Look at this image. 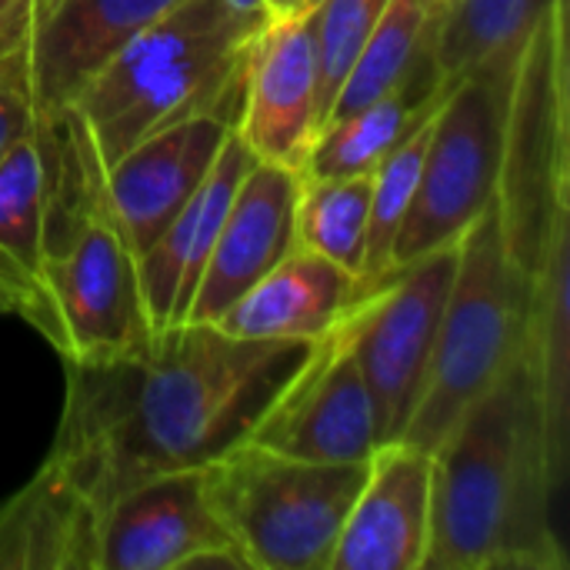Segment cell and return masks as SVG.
<instances>
[{
    "mask_svg": "<svg viewBox=\"0 0 570 570\" xmlns=\"http://www.w3.org/2000/svg\"><path fill=\"white\" fill-rule=\"evenodd\" d=\"M558 0H454L431 27V57L444 83L474 70L514 67L528 37Z\"/></svg>",
    "mask_w": 570,
    "mask_h": 570,
    "instance_id": "cell-22",
    "label": "cell"
},
{
    "mask_svg": "<svg viewBox=\"0 0 570 570\" xmlns=\"http://www.w3.org/2000/svg\"><path fill=\"white\" fill-rule=\"evenodd\" d=\"M100 570H250L214 518L200 468L167 471L127 488L100 521Z\"/></svg>",
    "mask_w": 570,
    "mask_h": 570,
    "instance_id": "cell-11",
    "label": "cell"
},
{
    "mask_svg": "<svg viewBox=\"0 0 570 570\" xmlns=\"http://www.w3.org/2000/svg\"><path fill=\"white\" fill-rule=\"evenodd\" d=\"M224 3L237 13H247V17H271V10H267L271 0H224Z\"/></svg>",
    "mask_w": 570,
    "mask_h": 570,
    "instance_id": "cell-31",
    "label": "cell"
},
{
    "mask_svg": "<svg viewBox=\"0 0 570 570\" xmlns=\"http://www.w3.org/2000/svg\"><path fill=\"white\" fill-rule=\"evenodd\" d=\"M354 287L351 271L294 247L214 324L244 341H317L351 307Z\"/></svg>",
    "mask_w": 570,
    "mask_h": 570,
    "instance_id": "cell-18",
    "label": "cell"
},
{
    "mask_svg": "<svg viewBox=\"0 0 570 570\" xmlns=\"http://www.w3.org/2000/svg\"><path fill=\"white\" fill-rule=\"evenodd\" d=\"M424 3H428V10H431V17L438 20V17H441V13H444V10H448V7H451L454 0H424Z\"/></svg>",
    "mask_w": 570,
    "mask_h": 570,
    "instance_id": "cell-32",
    "label": "cell"
},
{
    "mask_svg": "<svg viewBox=\"0 0 570 570\" xmlns=\"http://www.w3.org/2000/svg\"><path fill=\"white\" fill-rule=\"evenodd\" d=\"M240 97L180 117L100 170L104 197L127 244L140 257L210 174L227 137L237 130Z\"/></svg>",
    "mask_w": 570,
    "mask_h": 570,
    "instance_id": "cell-12",
    "label": "cell"
},
{
    "mask_svg": "<svg viewBox=\"0 0 570 570\" xmlns=\"http://www.w3.org/2000/svg\"><path fill=\"white\" fill-rule=\"evenodd\" d=\"M297 187V170L271 160L250 164L220 224L187 324H214L247 287L294 250Z\"/></svg>",
    "mask_w": 570,
    "mask_h": 570,
    "instance_id": "cell-17",
    "label": "cell"
},
{
    "mask_svg": "<svg viewBox=\"0 0 570 570\" xmlns=\"http://www.w3.org/2000/svg\"><path fill=\"white\" fill-rule=\"evenodd\" d=\"M317 130V63L307 13L267 17L244 57L237 134L257 160L301 174Z\"/></svg>",
    "mask_w": 570,
    "mask_h": 570,
    "instance_id": "cell-13",
    "label": "cell"
},
{
    "mask_svg": "<svg viewBox=\"0 0 570 570\" xmlns=\"http://www.w3.org/2000/svg\"><path fill=\"white\" fill-rule=\"evenodd\" d=\"M40 7L43 0H0V60L13 57L27 43Z\"/></svg>",
    "mask_w": 570,
    "mask_h": 570,
    "instance_id": "cell-28",
    "label": "cell"
},
{
    "mask_svg": "<svg viewBox=\"0 0 570 570\" xmlns=\"http://www.w3.org/2000/svg\"><path fill=\"white\" fill-rule=\"evenodd\" d=\"M387 0H317L307 10L314 63H317V110L321 127L331 114V104L354 67L364 40L377 27Z\"/></svg>",
    "mask_w": 570,
    "mask_h": 570,
    "instance_id": "cell-26",
    "label": "cell"
},
{
    "mask_svg": "<svg viewBox=\"0 0 570 570\" xmlns=\"http://www.w3.org/2000/svg\"><path fill=\"white\" fill-rule=\"evenodd\" d=\"M53 197V124L20 134L0 157V274L23 297L43 261V237Z\"/></svg>",
    "mask_w": 570,
    "mask_h": 570,
    "instance_id": "cell-21",
    "label": "cell"
},
{
    "mask_svg": "<svg viewBox=\"0 0 570 570\" xmlns=\"http://www.w3.org/2000/svg\"><path fill=\"white\" fill-rule=\"evenodd\" d=\"M511 77L514 67H491L448 83L434 110L417 190L401 224L391 271L458 240L491 207Z\"/></svg>",
    "mask_w": 570,
    "mask_h": 570,
    "instance_id": "cell-8",
    "label": "cell"
},
{
    "mask_svg": "<svg viewBox=\"0 0 570 570\" xmlns=\"http://www.w3.org/2000/svg\"><path fill=\"white\" fill-rule=\"evenodd\" d=\"M568 97V0H558L514 63L494 194L504 247L528 284L570 210Z\"/></svg>",
    "mask_w": 570,
    "mask_h": 570,
    "instance_id": "cell-7",
    "label": "cell"
},
{
    "mask_svg": "<svg viewBox=\"0 0 570 570\" xmlns=\"http://www.w3.org/2000/svg\"><path fill=\"white\" fill-rule=\"evenodd\" d=\"M267 17L224 0H177L147 23L70 107L100 164L154 130L244 94V57Z\"/></svg>",
    "mask_w": 570,
    "mask_h": 570,
    "instance_id": "cell-3",
    "label": "cell"
},
{
    "mask_svg": "<svg viewBox=\"0 0 570 570\" xmlns=\"http://www.w3.org/2000/svg\"><path fill=\"white\" fill-rule=\"evenodd\" d=\"M367 461H304L240 441L207 461L200 481L250 570H331Z\"/></svg>",
    "mask_w": 570,
    "mask_h": 570,
    "instance_id": "cell-6",
    "label": "cell"
},
{
    "mask_svg": "<svg viewBox=\"0 0 570 570\" xmlns=\"http://www.w3.org/2000/svg\"><path fill=\"white\" fill-rule=\"evenodd\" d=\"M431 464L424 570L568 568L551 521V494L561 488L528 351L441 438Z\"/></svg>",
    "mask_w": 570,
    "mask_h": 570,
    "instance_id": "cell-2",
    "label": "cell"
},
{
    "mask_svg": "<svg viewBox=\"0 0 570 570\" xmlns=\"http://www.w3.org/2000/svg\"><path fill=\"white\" fill-rule=\"evenodd\" d=\"M33 124H37V114H33V100H30L23 47H20L13 57L0 60V157Z\"/></svg>",
    "mask_w": 570,
    "mask_h": 570,
    "instance_id": "cell-27",
    "label": "cell"
},
{
    "mask_svg": "<svg viewBox=\"0 0 570 570\" xmlns=\"http://www.w3.org/2000/svg\"><path fill=\"white\" fill-rule=\"evenodd\" d=\"M438 110V107H434ZM434 110L374 167L371 174V214H367V244H364V267L354 287V297L364 294L367 287H374L387 271H391V257H394V244L401 234V224L411 210L414 190H417V177H421V164H424V150L431 140V127H434Z\"/></svg>",
    "mask_w": 570,
    "mask_h": 570,
    "instance_id": "cell-25",
    "label": "cell"
},
{
    "mask_svg": "<svg viewBox=\"0 0 570 570\" xmlns=\"http://www.w3.org/2000/svg\"><path fill=\"white\" fill-rule=\"evenodd\" d=\"M448 83L441 80L431 50L424 60L384 97L331 120L317 130L301 177H357L374 167L441 104Z\"/></svg>",
    "mask_w": 570,
    "mask_h": 570,
    "instance_id": "cell-20",
    "label": "cell"
},
{
    "mask_svg": "<svg viewBox=\"0 0 570 570\" xmlns=\"http://www.w3.org/2000/svg\"><path fill=\"white\" fill-rule=\"evenodd\" d=\"M431 27L434 17L424 0H387L377 27L371 30L354 67L347 70L324 124L341 120L394 90L431 50Z\"/></svg>",
    "mask_w": 570,
    "mask_h": 570,
    "instance_id": "cell-23",
    "label": "cell"
},
{
    "mask_svg": "<svg viewBox=\"0 0 570 570\" xmlns=\"http://www.w3.org/2000/svg\"><path fill=\"white\" fill-rule=\"evenodd\" d=\"M247 441L304 461H367L377 441L374 401L361 374L347 311L267 404Z\"/></svg>",
    "mask_w": 570,
    "mask_h": 570,
    "instance_id": "cell-10",
    "label": "cell"
},
{
    "mask_svg": "<svg viewBox=\"0 0 570 570\" xmlns=\"http://www.w3.org/2000/svg\"><path fill=\"white\" fill-rule=\"evenodd\" d=\"M531 284L511 261L491 207L461 234L458 271L444 304L431 371L404 441L434 451L461 414L528 351Z\"/></svg>",
    "mask_w": 570,
    "mask_h": 570,
    "instance_id": "cell-5",
    "label": "cell"
},
{
    "mask_svg": "<svg viewBox=\"0 0 570 570\" xmlns=\"http://www.w3.org/2000/svg\"><path fill=\"white\" fill-rule=\"evenodd\" d=\"M63 364H97L150 347L137 254L104 197L100 170L50 217L40 271L20 314Z\"/></svg>",
    "mask_w": 570,
    "mask_h": 570,
    "instance_id": "cell-4",
    "label": "cell"
},
{
    "mask_svg": "<svg viewBox=\"0 0 570 570\" xmlns=\"http://www.w3.org/2000/svg\"><path fill=\"white\" fill-rule=\"evenodd\" d=\"M317 0H271L267 10L271 17H297V13H307Z\"/></svg>",
    "mask_w": 570,
    "mask_h": 570,
    "instance_id": "cell-29",
    "label": "cell"
},
{
    "mask_svg": "<svg viewBox=\"0 0 570 570\" xmlns=\"http://www.w3.org/2000/svg\"><path fill=\"white\" fill-rule=\"evenodd\" d=\"M371 214V174L301 177L294 204V247L321 254L361 277Z\"/></svg>",
    "mask_w": 570,
    "mask_h": 570,
    "instance_id": "cell-24",
    "label": "cell"
},
{
    "mask_svg": "<svg viewBox=\"0 0 570 570\" xmlns=\"http://www.w3.org/2000/svg\"><path fill=\"white\" fill-rule=\"evenodd\" d=\"M104 514L50 464L0 501V570H100Z\"/></svg>",
    "mask_w": 570,
    "mask_h": 570,
    "instance_id": "cell-19",
    "label": "cell"
},
{
    "mask_svg": "<svg viewBox=\"0 0 570 570\" xmlns=\"http://www.w3.org/2000/svg\"><path fill=\"white\" fill-rule=\"evenodd\" d=\"M314 341H244L180 324L154 347L63 364L67 394L43 458L100 514L127 488L204 468L247 441Z\"/></svg>",
    "mask_w": 570,
    "mask_h": 570,
    "instance_id": "cell-1",
    "label": "cell"
},
{
    "mask_svg": "<svg viewBox=\"0 0 570 570\" xmlns=\"http://www.w3.org/2000/svg\"><path fill=\"white\" fill-rule=\"evenodd\" d=\"M257 157L234 130L217 154L210 174L190 194V200L174 214L164 234L137 257V281L144 317L150 331V347L164 341L170 331L187 324V311L194 304L197 284L217 244L227 207Z\"/></svg>",
    "mask_w": 570,
    "mask_h": 570,
    "instance_id": "cell-16",
    "label": "cell"
},
{
    "mask_svg": "<svg viewBox=\"0 0 570 570\" xmlns=\"http://www.w3.org/2000/svg\"><path fill=\"white\" fill-rule=\"evenodd\" d=\"M0 314H20V291L0 274Z\"/></svg>",
    "mask_w": 570,
    "mask_h": 570,
    "instance_id": "cell-30",
    "label": "cell"
},
{
    "mask_svg": "<svg viewBox=\"0 0 570 570\" xmlns=\"http://www.w3.org/2000/svg\"><path fill=\"white\" fill-rule=\"evenodd\" d=\"M431 451L397 438L374 448L331 570H424L431 548Z\"/></svg>",
    "mask_w": 570,
    "mask_h": 570,
    "instance_id": "cell-15",
    "label": "cell"
},
{
    "mask_svg": "<svg viewBox=\"0 0 570 570\" xmlns=\"http://www.w3.org/2000/svg\"><path fill=\"white\" fill-rule=\"evenodd\" d=\"M461 237L387 271L347 307L351 341L374 401L377 441H397L421 401Z\"/></svg>",
    "mask_w": 570,
    "mask_h": 570,
    "instance_id": "cell-9",
    "label": "cell"
},
{
    "mask_svg": "<svg viewBox=\"0 0 570 570\" xmlns=\"http://www.w3.org/2000/svg\"><path fill=\"white\" fill-rule=\"evenodd\" d=\"M177 0H43L23 43L27 87L37 117H57L100 70Z\"/></svg>",
    "mask_w": 570,
    "mask_h": 570,
    "instance_id": "cell-14",
    "label": "cell"
}]
</instances>
